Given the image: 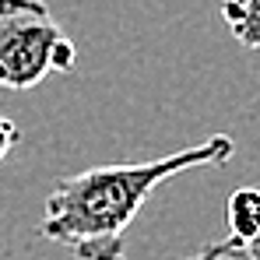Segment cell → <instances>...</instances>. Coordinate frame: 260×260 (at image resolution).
I'll list each match as a JSON object with an SVG mask.
<instances>
[{"label": "cell", "mask_w": 260, "mask_h": 260, "mask_svg": "<svg viewBox=\"0 0 260 260\" xmlns=\"http://www.w3.org/2000/svg\"><path fill=\"white\" fill-rule=\"evenodd\" d=\"M116 260H127V257H116ZM183 260H246V253H243V243H236V239L229 236V239H221V243L201 246L197 253H190V257H183Z\"/></svg>", "instance_id": "5"}, {"label": "cell", "mask_w": 260, "mask_h": 260, "mask_svg": "<svg viewBox=\"0 0 260 260\" xmlns=\"http://www.w3.org/2000/svg\"><path fill=\"white\" fill-rule=\"evenodd\" d=\"M232 155L236 141L229 134H215L193 148H179L151 162L91 166L63 176L46 197L39 236L67 246L78 260H116L123 257V236L137 211L166 179L190 169L225 166Z\"/></svg>", "instance_id": "1"}, {"label": "cell", "mask_w": 260, "mask_h": 260, "mask_svg": "<svg viewBox=\"0 0 260 260\" xmlns=\"http://www.w3.org/2000/svg\"><path fill=\"white\" fill-rule=\"evenodd\" d=\"M221 21L239 46L260 49V0H221Z\"/></svg>", "instance_id": "3"}, {"label": "cell", "mask_w": 260, "mask_h": 260, "mask_svg": "<svg viewBox=\"0 0 260 260\" xmlns=\"http://www.w3.org/2000/svg\"><path fill=\"white\" fill-rule=\"evenodd\" d=\"M74 67L78 49L43 0H0V91H25Z\"/></svg>", "instance_id": "2"}, {"label": "cell", "mask_w": 260, "mask_h": 260, "mask_svg": "<svg viewBox=\"0 0 260 260\" xmlns=\"http://www.w3.org/2000/svg\"><path fill=\"white\" fill-rule=\"evenodd\" d=\"M229 229L236 243H250L260 232V186H243L229 197Z\"/></svg>", "instance_id": "4"}, {"label": "cell", "mask_w": 260, "mask_h": 260, "mask_svg": "<svg viewBox=\"0 0 260 260\" xmlns=\"http://www.w3.org/2000/svg\"><path fill=\"white\" fill-rule=\"evenodd\" d=\"M243 253H246V260H260V232L250 243H243Z\"/></svg>", "instance_id": "7"}, {"label": "cell", "mask_w": 260, "mask_h": 260, "mask_svg": "<svg viewBox=\"0 0 260 260\" xmlns=\"http://www.w3.org/2000/svg\"><path fill=\"white\" fill-rule=\"evenodd\" d=\"M21 141V127L14 123V120H7V116H0V162L11 155V148Z\"/></svg>", "instance_id": "6"}]
</instances>
